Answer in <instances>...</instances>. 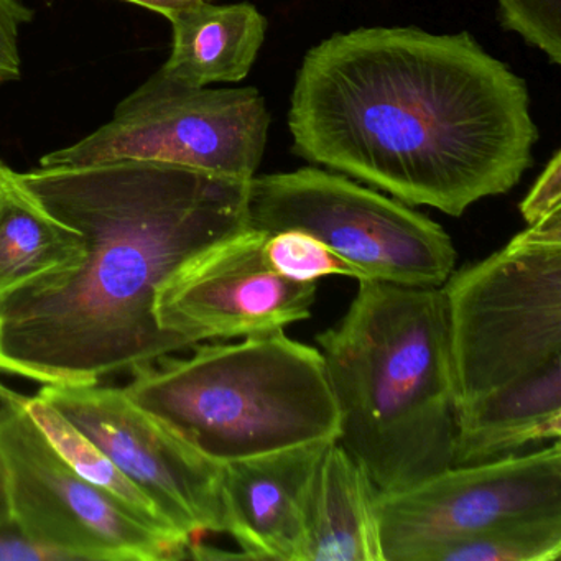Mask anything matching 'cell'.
<instances>
[{
    "mask_svg": "<svg viewBox=\"0 0 561 561\" xmlns=\"http://www.w3.org/2000/svg\"><path fill=\"white\" fill-rule=\"evenodd\" d=\"M288 127L301 159L455 218L511 192L538 140L527 84L471 34L402 27L311 48Z\"/></svg>",
    "mask_w": 561,
    "mask_h": 561,
    "instance_id": "1",
    "label": "cell"
},
{
    "mask_svg": "<svg viewBox=\"0 0 561 561\" xmlns=\"http://www.w3.org/2000/svg\"><path fill=\"white\" fill-rule=\"evenodd\" d=\"M18 176L84 252L0 298V373L98 383L192 347L160 328L157 294L186 262L251 228L249 182L142 160Z\"/></svg>",
    "mask_w": 561,
    "mask_h": 561,
    "instance_id": "2",
    "label": "cell"
},
{
    "mask_svg": "<svg viewBox=\"0 0 561 561\" xmlns=\"http://www.w3.org/2000/svg\"><path fill=\"white\" fill-rule=\"evenodd\" d=\"M317 341L336 442L377 492L451 468L456 396L442 287L359 280L343 320Z\"/></svg>",
    "mask_w": 561,
    "mask_h": 561,
    "instance_id": "3",
    "label": "cell"
},
{
    "mask_svg": "<svg viewBox=\"0 0 561 561\" xmlns=\"http://www.w3.org/2000/svg\"><path fill=\"white\" fill-rule=\"evenodd\" d=\"M130 374L124 392L218 462L340 432L323 356L284 331L196 347Z\"/></svg>",
    "mask_w": 561,
    "mask_h": 561,
    "instance_id": "4",
    "label": "cell"
},
{
    "mask_svg": "<svg viewBox=\"0 0 561 561\" xmlns=\"http://www.w3.org/2000/svg\"><path fill=\"white\" fill-rule=\"evenodd\" d=\"M456 410L561 357V209L442 285Z\"/></svg>",
    "mask_w": 561,
    "mask_h": 561,
    "instance_id": "5",
    "label": "cell"
},
{
    "mask_svg": "<svg viewBox=\"0 0 561 561\" xmlns=\"http://www.w3.org/2000/svg\"><path fill=\"white\" fill-rule=\"evenodd\" d=\"M248 209L252 229L308 232L354 265L364 280L442 287L455 272L456 249L442 226L336 173L305 167L255 175Z\"/></svg>",
    "mask_w": 561,
    "mask_h": 561,
    "instance_id": "6",
    "label": "cell"
},
{
    "mask_svg": "<svg viewBox=\"0 0 561 561\" xmlns=\"http://www.w3.org/2000/svg\"><path fill=\"white\" fill-rule=\"evenodd\" d=\"M271 114L255 88L208 90L157 71L121 101L110 123L41 167L142 160L251 182L267 144Z\"/></svg>",
    "mask_w": 561,
    "mask_h": 561,
    "instance_id": "7",
    "label": "cell"
},
{
    "mask_svg": "<svg viewBox=\"0 0 561 561\" xmlns=\"http://www.w3.org/2000/svg\"><path fill=\"white\" fill-rule=\"evenodd\" d=\"M0 458L12 520L68 561L192 557V541L150 527L68 466L35 425L19 392L0 409Z\"/></svg>",
    "mask_w": 561,
    "mask_h": 561,
    "instance_id": "8",
    "label": "cell"
},
{
    "mask_svg": "<svg viewBox=\"0 0 561 561\" xmlns=\"http://www.w3.org/2000/svg\"><path fill=\"white\" fill-rule=\"evenodd\" d=\"M383 561H422L433 548L502 525L561 517L560 439L540 451L451 466L410 488L376 492Z\"/></svg>",
    "mask_w": 561,
    "mask_h": 561,
    "instance_id": "9",
    "label": "cell"
},
{
    "mask_svg": "<svg viewBox=\"0 0 561 561\" xmlns=\"http://www.w3.org/2000/svg\"><path fill=\"white\" fill-rule=\"evenodd\" d=\"M38 396L67 416L183 537L225 534L222 462L203 455L124 389L98 383H45Z\"/></svg>",
    "mask_w": 561,
    "mask_h": 561,
    "instance_id": "10",
    "label": "cell"
},
{
    "mask_svg": "<svg viewBox=\"0 0 561 561\" xmlns=\"http://www.w3.org/2000/svg\"><path fill=\"white\" fill-rule=\"evenodd\" d=\"M267 238L249 228L186 262L157 294L160 328L193 347L216 337L277 333L310 318L317 282L272 271L264 255Z\"/></svg>",
    "mask_w": 561,
    "mask_h": 561,
    "instance_id": "11",
    "label": "cell"
},
{
    "mask_svg": "<svg viewBox=\"0 0 561 561\" xmlns=\"http://www.w3.org/2000/svg\"><path fill=\"white\" fill-rule=\"evenodd\" d=\"M330 442L222 462L226 531L242 557L304 561L311 484Z\"/></svg>",
    "mask_w": 561,
    "mask_h": 561,
    "instance_id": "12",
    "label": "cell"
},
{
    "mask_svg": "<svg viewBox=\"0 0 561 561\" xmlns=\"http://www.w3.org/2000/svg\"><path fill=\"white\" fill-rule=\"evenodd\" d=\"M561 435V357L456 410L453 466L514 455Z\"/></svg>",
    "mask_w": 561,
    "mask_h": 561,
    "instance_id": "13",
    "label": "cell"
},
{
    "mask_svg": "<svg viewBox=\"0 0 561 561\" xmlns=\"http://www.w3.org/2000/svg\"><path fill=\"white\" fill-rule=\"evenodd\" d=\"M160 15L172 25V51L159 71L192 88L248 78L267 31L264 15L245 2L215 5L192 0Z\"/></svg>",
    "mask_w": 561,
    "mask_h": 561,
    "instance_id": "14",
    "label": "cell"
},
{
    "mask_svg": "<svg viewBox=\"0 0 561 561\" xmlns=\"http://www.w3.org/2000/svg\"><path fill=\"white\" fill-rule=\"evenodd\" d=\"M377 489L333 442L311 484L304 561H383Z\"/></svg>",
    "mask_w": 561,
    "mask_h": 561,
    "instance_id": "15",
    "label": "cell"
},
{
    "mask_svg": "<svg viewBox=\"0 0 561 561\" xmlns=\"http://www.w3.org/2000/svg\"><path fill=\"white\" fill-rule=\"evenodd\" d=\"M83 239L5 167L0 180V298L83 257Z\"/></svg>",
    "mask_w": 561,
    "mask_h": 561,
    "instance_id": "16",
    "label": "cell"
},
{
    "mask_svg": "<svg viewBox=\"0 0 561 561\" xmlns=\"http://www.w3.org/2000/svg\"><path fill=\"white\" fill-rule=\"evenodd\" d=\"M24 407L48 443L54 446L55 451L81 478L87 479L106 494L113 495L116 501L126 505L150 527L179 535L188 540L165 520L152 499L147 497L130 479H127L123 471L51 403L35 393V396H24ZM192 543L195 545L196 541H192Z\"/></svg>",
    "mask_w": 561,
    "mask_h": 561,
    "instance_id": "17",
    "label": "cell"
},
{
    "mask_svg": "<svg viewBox=\"0 0 561 561\" xmlns=\"http://www.w3.org/2000/svg\"><path fill=\"white\" fill-rule=\"evenodd\" d=\"M561 517L502 525L430 550L422 561H557Z\"/></svg>",
    "mask_w": 561,
    "mask_h": 561,
    "instance_id": "18",
    "label": "cell"
},
{
    "mask_svg": "<svg viewBox=\"0 0 561 561\" xmlns=\"http://www.w3.org/2000/svg\"><path fill=\"white\" fill-rule=\"evenodd\" d=\"M264 255L272 271L295 282H317L328 275L364 280V275L323 241L304 231H282L268 234Z\"/></svg>",
    "mask_w": 561,
    "mask_h": 561,
    "instance_id": "19",
    "label": "cell"
},
{
    "mask_svg": "<svg viewBox=\"0 0 561 561\" xmlns=\"http://www.w3.org/2000/svg\"><path fill=\"white\" fill-rule=\"evenodd\" d=\"M505 31L520 35L528 45L561 65V0H497Z\"/></svg>",
    "mask_w": 561,
    "mask_h": 561,
    "instance_id": "20",
    "label": "cell"
},
{
    "mask_svg": "<svg viewBox=\"0 0 561 561\" xmlns=\"http://www.w3.org/2000/svg\"><path fill=\"white\" fill-rule=\"evenodd\" d=\"M32 19V12L21 0H0V81L21 78V28Z\"/></svg>",
    "mask_w": 561,
    "mask_h": 561,
    "instance_id": "21",
    "label": "cell"
},
{
    "mask_svg": "<svg viewBox=\"0 0 561 561\" xmlns=\"http://www.w3.org/2000/svg\"><path fill=\"white\" fill-rule=\"evenodd\" d=\"M561 209V153L557 152L535 182L527 198L522 202L520 213L528 225Z\"/></svg>",
    "mask_w": 561,
    "mask_h": 561,
    "instance_id": "22",
    "label": "cell"
},
{
    "mask_svg": "<svg viewBox=\"0 0 561 561\" xmlns=\"http://www.w3.org/2000/svg\"><path fill=\"white\" fill-rule=\"evenodd\" d=\"M0 561H68V558L34 540L11 518L0 524Z\"/></svg>",
    "mask_w": 561,
    "mask_h": 561,
    "instance_id": "23",
    "label": "cell"
},
{
    "mask_svg": "<svg viewBox=\"0 0 561 561\" xmlns=\"http://www.w3.org/2000/svg\"><path fill=\"white\" fill-rule=\"evenodd\" d=\"M11 505H9L8 478H5L4 462L0 458V524L11 520Z\"/></svg>",
    "mask_w": 561,
    "mask_h": 561,
    "instance_id": "24",
    "label": "cell"
},
{
    "mask_svg": "<svg viewBox=\"0 0 561 561\" xmlns=\"http://www.w3.org/2000/svg\"><path fill=\"white\" fill-rule=\"evenodd\" d=\"M124 2L140 5V8L150 9L157 14H162L165 9L175 8V5L185 4V2H192V0H124Z\"/></svg>",
    "mask_w": 561,
    "mask_h": 561,
    "instance_id": "25",
    "label": "cell"
},
{
    "mask_svg": "<svg viewBox=\"0 0 561 561\" xmlns=\"http://www.w3.org/2000/svg\"><path fill=\"white\" fill-rule=\"evenodd\" d=\"M5 165L4 163L0 162V180H2V173H4Z\"/></svg>",
    "mask_w": 561,
    "mask_h": 561,
    "instance_id": "26",
    "label": "cell"
}]
</instances>
